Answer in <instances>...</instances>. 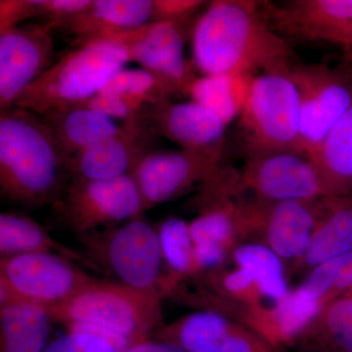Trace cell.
I'll return each instance as SVG.
<instances>
[{
  "label": "cell",
  "mask_w": 352,
  "mask_h": 352,
  "mask_svg": "<svg viewBox=\"0 0 352 352\" xmlns=\"http://www.w3.org/2000/svg\"><path fill=\"white\" fill-rule=\"evenodd\" d=\"M263 2L217 0L194 23L192 51L203 76L270 72L291 66L294 52L261 8Z\"/></svg>",
  "instance_id": "cell-1"
},
{
  "label": "cell",
  "mask_w": 352,
  "mask_h": 352,
  "mask_svg": "<svg viewBox=\"0 0 352 352\" xmlns=\"http://www.w3.org/2000/svg\"><path fill=\"white\" fill-rule=\"evenodd\" d=\"M170 99L163 83L146 69H126L111 76L100 91L82 105L126 120L141 109Z\"/></svg>",
  "instance_id": "cell-20"
},
{
  "label": "cell",
  "mask_w": 352,
  "mask_h": 352,
  "mask_svg": "<svg viewBox=\"0 0 352 352\" xmlns=\"http://www.w3.org/2000/svg\"><path fill=\"white\" fill-rule=\"evenodd\" d=\"M237 267L247 271L256 280L263 296L282 300L289 294L283 263L267 245L245 244L233 250Z\"/></svg>",
  "instance_id": "cell-29"
},
{
  "label": "cell",
  "mask_w": 352,
  "mask_h": 352,
  "mask_svg": "<svg viewBox=\"0 0 352 352\" xmlns=\"http://www.w3.org/2000/svg\"><path fill=\"white\" fill-rule=\"evenodd\" d=\"M69 330L48 344L43 352H122L131 346L96 329L69 326Z\"/></svg>",
  "instance_id": "cell-32"
},
{
  "label": "cell",
  "mask_w": 352,
  "mask_h": 352,
  "mask_svg": "<svg viewBox=\"0 0 352 352\" xmlns=\"http://www.w3.org/2000/svg\"><path fill=\"white\" fill-rule=\"evenodd\" d=\"M308 156L318 166L333 197L352 195V105Z\"/></svg>",
  "instance_id": "cell-26"
},
{
  "label": "cell",
  "mask_w": 352,
  "mask_h": 352,
  "mask_svg": "<svg viewBox=\"0 0 352 352\" xmlns=\"http://www.w3.org/2000/svg\"><path fill=\"white\" fill-rule=\"evenodd\" d=\"M221 161L186 150H155L131 171L144 210L173 200L196 183L214 182L223 173Z\"/></svg>",
  "instance_id": "cell-12"
},
{
  "label": "cell",
  "mask_w": 352,
  "mask_h": 352,
  "mask_svg": "<svg viewBox=\"0 0 352 352\" xmlns=\"http://www.w3.org/2000/svg\"><path fill=\"white\" fill-rule=\"evenodd\" d=\"M161 296L96 279L69 300L44 308L52 320L96 329L131 346L161 323Z\"/></svg>",
  "instance_id": "cell-4"
},
{
  "label": "cell",
  "mask_w": 352,
  "mask_h": 352,
  "mask_svg": "<svg viewBox=\"0 0 352 352\" xmlns=\"http://www.w3.org/2000/svg\"><path fill=\"white\" fill-rule=\"evenodd\" d=\"M131 61L124 44L113 41L73 43L25 88L17 107L38 113L82 105Z\"/></svg>",
  "instance_id": "cell-3"
},
{
  "label": "cell",
  "mask_w": 352,
  "mask_h": 352,
  "mask_svg": "<svg viewBox=\"0 0 352 352\" xmlns=\"http://www.w3.org/2000/svg\"><path fill=\"white\" fill-rule=\"evenodd\" d=\"M53 208L62 221L80 235L136 219L145 212L131 175L107 180L72 178Z\"/></svg>",
  "instance_id": "cell-9"
},
{
  "label": "cell",
  "mask_w": 352,
  "mask_h": 352,
  "mask_svg": "<svg viewBox=\"0 0 352 352\" xmlns=\"http://www.w3.org/2000/svg\"><path fill=\"white\" fill-rule=\"evenodd\" d=\"M264 6L280 31L298 38L326 41L352 25V0H291Z\"/></svg>",
  "instance_id": "cell-19"
},
{
  "label": "cell",
  "mask_w": 352,
  "mask_h": 352,
  "mask_svg": "<svg viewBox=\"0 0 352 352\" xmlns=\"http://www.w3.org/2000/svg\"><path fill=\"white\" fill-rule=\"evenodd\" d=\"M228 250L219 245H194V259L197 273L214 270L226 261Z\"/></svg>",
  "instance_id": "cell-37"
},
{
  "label": "cell",
  "mask_w": 352,
  "mask_h": 352,
  "mask_svg": "<svg viewBox=\"0 0 352 352\" xmlns=\"http://www.w3.org/2000/svg\"><path fill=\"white\" fill-rule=\"evenodd\" d=\"M154 1V14L152 22L160 21L192 20L194 14L201 8L206 1L201 0H153Z\"/></svg>",
  "instance_id": "cell-35"
},
{
  "label": "cell",
  "mask_w": 352,
  "mask_h": 352,
  "mask_svg": "<svg viewBox=\"0 0 352 352\" xmlns=\"http://www.w3.org/2000/svg\"><path fill=\"white\" fill-rule=\"evenodd\" d=\"M190 21H160L118 32L107 41L124 44L131 61L140 65L160 80L170 97L189 95L190 87L197 80L193 68L185 57V41Z\"/></svg>",
  "instance_id": "cell-10"
},
{
  "label": "cell",
  "mask_w": 352,
  "mask_h": 352,
  "mask_svg": "<svg viewBox=\"0 0 352 352\" xmlns=\"http://www.w3.org/2000/svg\"><path fill=\"white\" fill-rule=\"evenodd\" d=\"M152 0H92L83 12L58 30L75 36L73 43L106 41L118 32L131 31L153 21Z\"/></svg>",
  "instance_id": "cell-18"
},
{
  "label": "cell",
  "mask_w": 352,
  "mask_h": 352,
  "mask_svg": "<svg viewBox=\"0 0 352 352\" xmlns=\"http://www.w3.org/2000/svg\"><path fill=\"white\" fill-rule=\"evenodd\" d=\"M69 164L41 116L17 106L0 112V188L9 200L54 203L71 180Z\"/></svg>",
  "instance_id": "cell-2"
},
{
  "label": "cell",
  "mask_w": 352,
  "mask_h": 352,
  "mask_svg": "<svg viewBox=\"0 0 352 352\" xmlns=\"http://www.w3.org/2000/svg\"><path fill=\"white\" fill-rule=\"evenodd\" d=\"M254 78L245 74L201 76L190 87L189 96L228 126L242 113Z\"/></svg>",
  "instance_id": "cell-27"
},
{
  "label": "cell",
  "mask_w": 352,
  "mask_h": 352,
  "mask_svg": "<svg viewBox=\"0 0 352 352\" xmlns=\"http://www.w3.org/2000/svg\"><path fill=\"white\" fill-rule=\"evenodd\" d=\"M274 349L251 329L236 323L217 352H274Z\"/></svg>",
  "instance_id": "cell-34"
},
{
  "label": "cell",
  "mask_w": 352,
  "mask_h": 352,
  "mask_svg": "<svg viewBox=\"0 0 352 352\" xmlns=\"http://www.w3.org/2000/svg\"><path fill=\"white\" fill-rule=\"evenodd\" d=\"M289 67L263 72L252 80L240 115L247 156L298 150L302 106Z\"/></svg>",
  "instance_id": "cell-5"
},
{
  "label": "cell",
  "mask_w": 352,
  "mask_h": 352,
  "mask_svg": "<svg viewBox=\"0 0 352 352\" xmlns=\"http://www.w3.org/2000/svg\"><path fill=\"white\" fill-rule=\"evenodd\" d=\"M157 235L164 263L170 271V276L164 280V294L175 288L176 283L182 278L197 274L194 243L189 223L177 217L164 220L160 226Z\"/></svg>",
  "instance_id": "cell-30"
},
{
  "label": "cell",
  "mask_w": 352,
  "mask_h": 352,
  "mask_svg": "<svg viewBox=\"0 0 352 352\" xmlns=\"http://www.w3.org/2000/svg\"><path fill=\"white\" fill-rule=\"evenodd\" d=\"M325 41L329 43L340 44V45L346 46V47L352 48V25H347L344 29L333 32L332 34L326 38Z\"/></svg>",
  "instance_id": "cell-39"
},
{
  "label": "cell",
  "mask_w": 352,
  "mask_h": 352,
  "mask_svg": "<svg viewBox=\"0 0 352 352\" xmlns=\"http://www.w3.org/2000/svg\"><path fill=\"white\" fill-rule=\"evenodd\" d=\"M346 295H351V296H352V289H351V292H349V294H346Z\"/></svg>",
  "instance_id": "cell-40"
},
{
  "label": "cell",
  "mask_w": 352,
  "mask_h": 352,
  "mask_svg": "<svg viewBox=\"0 0 352 352\" xmlns=\"http://www.w3.org/2000/svg\"><path fill=\"white\" fill-rule=\"evenodd\" d=\"M51 320L45 308L36 303L13 300L0 305L1 352H43Z\"/></svg>",
  "instance_id": "cell-23"
},
{
  "label": "cell",
  "mask_w": 352,
  "mask_h": 352,
  "mask_svg": "<svg viewBox=\"0 0 352 352\" xmlns=\"http://www.w3.org/2000/svg\"><path fill=\"white\" fill-rule=\"evenodd\" d=\"M289 71L302 106L298 150L310 155L352 105V55L339 64L295 65Z\"/></svg>",
  "instance_id": "cell-7"
},
{
  "label": "cell",
  "mask_w": 352,
  "mask_h": 352,
  "mask_svg": "<svg viewBox=\"0 0 352 352\" xmlns=\"http://www.w3.org/2000/svg\"><path fill=\"white\" fill-rule=\"evenodd\" d=\"M352 252V195L322 199L320 217L305 256L307 268Z\"/></svg>",
  "instance_id": "cell-22"
},
{
  "label": "cell",
  "mask_w": 352,
  "mask_h": 352,
  "mask_svg": "<svg viewBox=\"0 0 352 352\" xmlns=\"http://www.w3.org/2000/svg\"><path fill=\"white\" fill-rule=\"evenodd\" d=\"M242 182L264 201H317L333 197L318 166L298 150L249 155Z\"/></svg>",
  "instance_id": "cell-11"
},
{
  "label": "cell",
  "mask_w": 352,
  "mask_h": 352,
  "mask_svg": "<svg viewBox=\"0 0 352 352\" xmlns=\"http://www.w3.org/2000/svg\"><path fill=\"white\" fill-rule=\"evenodd\" d=\"M302 339L317 352H352V296L327 303Z\"/></svg>",
  "instance_id": "cell-28"
},
{
  "label": "cell",
  "mask_w": 352,
  "mask_h": 352,
  "mask_svg": "<svg viewBox=\"0 0 352 352\" xmlns=\"http://www.w3.org/2000/svg\"><path fill=\"white\" fill-rule=\"evenodd\" d=\"M73 261L48 252L1 258L0 305L21 300L43 307L69 300L95 281Z\"/></svg>",
  "instance_id": "cell-8"
},
{
  "label": "cell",
  "mask_w": 352,
  "mask_h": 352,
  "mask_svg": "<svg viewBox=\"0 0 352 352\" xmlns=\"http://www.w3.org/2000/svg\"><path fill=\"white\" fill-rule=\"evenodd\" d=\"M219 287L224 295L244 302L247 307L259 305L263 294L258 284L250 273L238 268L219 277Z\"/></svg>",
  "instance_id": "cell-33"
},
{
  "label": "cell",
  "mask_w": 352,
  "mask_h": 352,
  "mask_svg": "<svg viewBox=\"0 0 352 352\" xmlns=\"http://www.w3.org/2000/svg\"><path fill=\"white\" fill-rule=\"evenodd\" d=\"M122 352H187L182 346L175 342H148L141 340L126 347Z\"/></svg>",
  "instance_id": "cell-38"
},
{
  "label": "cell",
  "mask_w": 352,
  "mask_h": 352,
  "mask_svg": "<svg viewBox=\"0 0 352 352\" xmlns=\"http://www.w3.org/2000/svg\"><path fill=\"white\" fill-rule=\"evenodd\" d=\"M194 245H219L230 251L243 236L252 233V204L241 206L219 196L189 223Z\"/></svg>",
  "instance_id": "cell-24"
},
{
  "label": "cell",
  "mask_w": 352,
  "mask_h": 352,
  "mask_svg": "<svg viewBox=\"0 0 352 352\" xmlns=\"http://www.w3.org/2000/svg\"><path fill=\"white\" fill-rule=\"evenodd\" d=\"M38 18L36 0H1L0 32L17 27L22 21Z\"/></svg>",
  "instance_id": "cell-36"
},
{
  "label": "cell",
  "mask_w": 352,
  "mask_h": 352,
  "mask_svg": "<svg viewBox=\"0 0 352 352\" xmlns=\"http://www.w3.org/2000/svg\"><path fill=\"white\" fill-rule=\"evenodd\" d=\"M41 118L69 161L91 146L116 135L120 129L112 118L85 105L51 111Z\"/></svg>",
  "instance_id": "cell-21"
},
{
  "label": "cell",
  "mask_w": 352,
  "mask_h": 352,
  "mask_svg": "<svg viewBox=\"0 0 352 352\" xmlns=\"http://www.w3.org/2000/svg\"><path fill=\"white\" fill-rule=\"evenodd\" d=\"M298 288L324 305L349 294L352 289V252L317 265Z\"/></svg>",
  "instance_id": "cell-31"
},
{
  "label": "cell",
  "mask_w": 352,
  "mask_h": 352,
  "mask_svg": "<svg viewBox=\"0 0 352 352\" xmlns=\"http://www.w3.org/2000/svg\"><path fill=\"white\" fill-rule=\"evenodd\" d=\"M322 199L317 201L259 200L254 233L281 259L302 258L320 217Z\"/></svg>",
  "instance_id": "cell-16"
},
{
  "label": "cell",
  "mask_w": 352,
  "mask_h": 352,
  "mask_svg": "<svg viewBox=\"0 0 352 352\" xmlns=\"http://www.w3.org/2000/svg\"><path fill=\"white\" fill-rule=\"evenodd\" d=\"M87 258L106 266L120 283L148 293L164 294V258L159 235L140 217L105 231L82 235Z\"/></svg>",
  "instance_id": "cell-6"
},
{
  "label": "cell",
  "mask_w": 352,
  "mask_h": 352,
  "mask_svg": "<svg viewBox=\"0 0 352 352\" xmlns=\"http://www.w3.org/2000/svg\"><path fill=\"white\" fill-rule=\"evenodd\" d=\"M326 305L312 300L302 289L289 292L272 307H247L245 323L274 347L300 340Z\"/></svg>",
  "instance_id": "cell-17"
},
{
  "label": "cell",
  "mask_w": 352,
  "mask_h": 352,
  "mask_svg": "<svg viewBox=\"0 0 352 352\" xmlns=\"http://www.w3.org/2000/svg\"><path fill=\"white\" fill-rule=\"evenodd\" d=\"M157 139L138 116H131L116 135L71 159V179L107 180L131 175L143 157L156 150Z\"/></svg>",
  "instance_id": "cell-15"
},
{
  "label": "cell",
  "mask_w": 352,
  "mask_h": 352,
  "mask_svg": "<svg viewBox=\"0 0 352 352\" xmlns=\"http://www.w3.org/2000/svg\"><path fill=\"white\" fill-rule=\"evenodd\" d=\"M134 115L157 138L170 139L182 150L222 161L227 126L200 104L168 99L146 106Z\"/></svg>",
  "instance_id": "cell-14"
},
{
  "label": "cell",
  "mask_w": 352,
  "mask_h": 352,
  "mask_svg": "<svg viewBox=\"0 0 352 352\" xmlns=\"http://www.w3.org/2000/svg\"><path fill=\"white\" fill-rule=\"evenodd\" d=\"M48 252L91 268L101 270L87 256L57 242L41 224L25 215L14 212L0 214V254L1 258L29 254Z\"/></svg>",
  "instance_id": "cell-25"
},
{
  "label": "cell",
  "mask_w": 352,
  "mask_h": 352,
  "mask_svg": "<svg viewBox=\"0 0 352 352\" xmlns=\"http://www.w3.org/2000/svg\"><path fill=\"white\" fill-rule=\"evenodd\" d=\"M52 31L43 23L0 32V111L13 107L25 88L54 63Z\"/></svg>",
  "instance_id": "cell-13"
}]
</instances>
